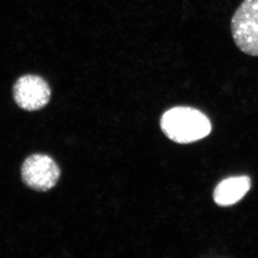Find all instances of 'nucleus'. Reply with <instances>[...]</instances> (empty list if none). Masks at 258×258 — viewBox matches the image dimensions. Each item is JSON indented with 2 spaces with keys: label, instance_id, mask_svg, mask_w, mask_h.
Here are the masks:
<instances>
[{
  "label": "nucleus",
  "instance_id": "nucleus-1",
  "mask_svg": "<svg viewBox=\"0 0 258 258\" xmlns=\"http://www.w3.org/2000/svg\"><path fill=\"white\" fill-rule=\"evenodd\" d=\"M166 137L177 143L198 142L212 131L209 119L203 113L190 107H175L167 110L161 120Z\"/></svg>",
  "mask_w": 258,
  "mask_h": 258
},
{
  "label": "nucleus",
  "instance_id": "nucleus-2",
  "mask_svg": "<svg viewBox=\"0 0 258 258\" xmlns=\"http://www.w3.org/2000/svg\"><path fill=\"white\" fill-rule=\"evenodd\" d=\"M231 37L244 54L258 57V0H243L231 20Z\"/></svg>",
  "mask_w": 258,
  "mask_h": 258
},
{
  "label": "nucleus",
  "instance_id": "nucleus-3",
  "mask_svg": "<svg viewBox=\"0 0 258 258\" xmlns=\"http://www.w3.org/2000/svg\"><path fill=\"white\" fill-rule=\"evenodd\" d=\"M21 174L24 182L29 187L39 191H46L56 185L60 171L51 157L35 154L25 160Z\"/></svg>",
  "mask_w": 258,
  "mask_h": 258
},
{
  "label": "nucleus",
  "instance_id": "nucleus-4",
  "mask_svg": "<svg viewBox=\"0 0 258 258\" xmlns=\"http://www.w3.org/2000/svg\"><path fill=\"white\" fill-rule=\"evenodd\" d=\"M51 95L49 85L44 79L33 75L20 77L14 86L15 102L23 110L34 111L44 107Z\"/></svg>",
  "mask_w": 258,
  "mask_h": 258
},
{
  "label": "nucleus",
  "instance_id": "nucleus-5",
  "mask_svg": "<svg viewBox=\"0 0 258 258\" xmlns=\"http://www.w3.org/2000/svg\"><path fill=\"white\" fill-rule=\"evenodd\" d=\"M251 185L250 178L245 175L225 179L215 189V202L222 207L236 204L250 190Z\"/></svg>",
  "mask_w": 258,
  "mask_h": 258
}]
</instances>
